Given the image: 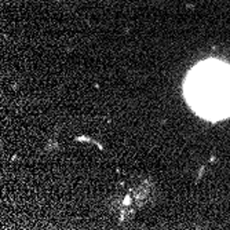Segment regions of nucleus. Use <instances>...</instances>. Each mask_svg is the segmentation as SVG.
I'll return each mask as SVG.
<instances>
[{
	"label": "nucleus",
	"mask_w": 230,
	"mask_h": 230,
	"mask_svg": "<svg viewBox=\"0 0 230 230\" xmlns=\"http://www.w3.org/2000/svg\"><path fill=\"white\" fill-rule=\"evenodd\" d=\"M189 104L205 119L216 120L230 114V66L208 61L190 72L186 80Z\"/></svg>",
	"instance_id": "1"
}]
</instances>
